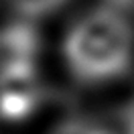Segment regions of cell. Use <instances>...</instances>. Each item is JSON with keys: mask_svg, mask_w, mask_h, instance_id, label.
<instances>
[{"mask_svg": "<svg viewBox=\"0 0 134 134\" xmlns=\"http://www.w3.org/2000/svg\"><path fill=\"white\" fill-rule=\"evenodd\" d=\"M63 57L71 75L83 83L120 77L134 57V31L116 8L98 6L67 31Z\"/></svg>", "mask_w": 134, "mask_h": 134, "instance_id": "1", "label": "cell"}, {"mask_svg": "<svg viewBox=\"0 0 134 134\" xmlns=\"http://www.w3.org/2000/svg\"><path fill=\"white\" fill-rule=\"evenodd\" d=\"M43 100L37 63L0 65V118L20 122L33 116Z\"/></svg>", "mask_w": 134, "mask_h": 134, "instance_id": "2", "label": "cell"}, {"mask_svg": "<svg viewBox=\"0 0 134 134\" xmlns=\"http://www.w3.org/2000/svg\"><path fill=\"white\" fill-rule=\"evenodd\" d=\"M41 37L26 18L0 26V65L37 63Z\"/></svg>", "mask_w": 134, "mask_h": 134, "instance_id": "3", "label": "cell"}, {"mask_svg": "<svg viewBox=\"0 0 134 134\" xmlns=\"http://www.w3.org/2000/svg\"><path fill=\"white\" fill-rule=\"evenodd\" d=\"M6 2L20 18L31 20V18H41L55 12L67 0H6Z\"/></svg>", "mask_w": 134, "mask_h": 134, "instance_id": "4", "label": "cell"}, {"mask_svg": "<svg viewBox=\"0 0 134 134\" xmlns=\"http://www.w3.org/2000/svg\"><path fill=\"white\" fill-rule=\"evenodd\" d=\"M55 134H106L104 130L96 128V126L83 124V122H71V124L61 126Z\"/></svg>", "mask_w": 134, "mask_h": 134, "instance_id": "5", "label": "cell"}, {"mask_svg": "<svg viewBox=\"0 0 134 134\" xmlns=\"http://www.w3.org/2000/svg\"><path fill=\"white\" fill-rule=\"evenodd\" d=\"M130 124H132V130H134V106H132V110H130Z\"/></svg>", "mask_w": 134, "mask_h": 134, "instance_id": "6", "label": "cell"}, {"mask_svg": "<svg viewBox=\"0 0 134 134\" xmlns=\"http://www.w3.org/2000/svg\"><path fill=\"white\" fill-rule=\"evenodd\" d=\"M132 134H134V130H132Z\"/></svg>", "mask_w": 134, "mask_h": 134, "instance_id": "7", "label": "cell"}]
</instances>
